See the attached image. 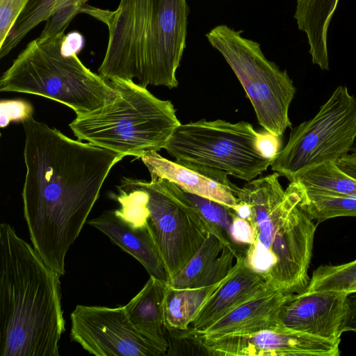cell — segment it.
<instances>
[{"label": "cell", "mask_w": 356, "mask_h": 356, "mask_svg": "<svg viewBox=\"0 0 356 356\" xmlns=\"http://www.w3.org/2000/svg\"><path fill=\"white\" fill-rule=\"evenodd\" d=\"M22 124L24 218L33 248L61 277L70 247L83 229L108 173L124 156L73 140L33 116Z\"/></svg>", "instance_id": "obj_1"}, {"label": "cell", "mask_w": 356, "mask_h": 356, "mask_svg": "<svg viewBox=\"0 0 356 356\" xmlns=\"http://www.w3.org/2000/svg\"><path fill=\"white\" fill-rule=\"evenodd\" d=\"M60 276L8 223L0 225V356H58Z\"/></svg>", "instance_id": "obj_2"}, {"label": "cell", "mask_w": 356, "mask_h": 356, "mask_svg": "<svg viewBox=\"0 0 356 356\" xmlns=\"http://www.w3.org/2000/svg\"><path fill=\"white\" fill-rule=\"evenodd\" d=\"M280 176L275 172L238 188L234 211L254 231L243 255L245 264L275 289L297 294L305 291L310 280L316 225L299 205L298 183L290 182L284 190Z\"/></svg>", "instance_id": "obj_3"}, {"label": "cell", "mask_w": 356, "mask_h": 356, "mask_svg": "<svg viewBox=\"0 0 356 356\" xmlns=\"http://www.w3.org/2000/svg\"><path fill=\"white\" fill-rule=\"evenodd\" d=\"M189 13L186 0H120L104 22L108 40L99 74L177 88Z\"/></svg>", "instance_id": "obj_4"}, {"label": "cell", "mask_w": 356, "mask_h": 356, "mask_svg": "<svg viewBox=\"0 0 356 356\" xmlns=\"http://www.w3.org/2000/svg\"><path fill=\"white\" fill-rule=\"evenodd\" d=\"M115 99L69 124L78 140L118 154L140 158L164 149L181 124L169 100L153 95L133 80L110 81Z\"/></svg>", "instance_id": "obj_5"}, {"label": "cell", "mask_w": 356, "mask_h": 356, "mask_svg": "<svg viewBox=\"0 0 356 356\" xmlns=\"http://www.w3.org/2000/svg\"><path fill=\"white\" fill-rule=\"evenodd\" d=\"M64 33L30 42L0 79L1 92L42 96L65 104L76 116L113 101L110 81L86 67L76 53L65 54Z\"/></svg>", "instance_id": "obj_6"}, {"label": "cell", "mask_w": 356, "mask_h": 356, "mask_svg": "<svg viewBox=\"0 0 356 356\" xmlns=\"http://www.w3.org/2000/svg\"><path fill=\"white\" fill-rule=\"evenodd\" d=\"M259 138L247 122L202 119L179 125L164 149L183 165L250 181L273 162L261 152Z\"/></svg>", "instance_id": "obj_7"}, {"label": "cell", "mask_w": 356, "mask_h": 356, "mask_svg": "<svg viewBox=\"0 0 356 356\" xmlns=\"http://www.w3.org/2000/svg\"><path fill=\"white\" fill-rule=\"evenodd\" d=\"M226 24L213 27L206 37L234 71L264 129L282 137L291 128L290 104L296 88L286 70L267 59L256 41Z\"/></svg>", "instance_id": "obj_8"}, {"label": "cell", "mask_w": 356, "mask_h": 356, "mask_svg": "<svg viewBox=\"0 0 356 356\" xmlns=\"http://www.w3.org/2000/svg\"><path fill=\"white\" fill-rule=\"evenodd\" d=\"M355 139L356 98L339 86L313 118L292 129L271 170L291 182L312 167L335 163L351 151Z\"/></svg>", "instance_id": "obj_9"}, {"label": "cell", "mask_w": 356, "mask_h": 356, "mask_svg": "<svg viewBox=\"0 0 356 356\" xmlns=\"http://www.w3.org/2000/svg\"><path fill=\"white\" fill-rule=\"evenodd\" d=\"M146 192L147 222L165 264L168 283L187 264L209 234L185 192L165 179H139Z\"/></svg>", "instance_id": "obj_10"}, {"label": "cell", "mask_w": 356, "mask_h": 356, "mask_svg": "<svg viewBox=\"0 0 356 356\" xmlns=\"http://www.w3.org/2000/svg\"><path fill=\"white\" fill-rule=\"evenodd\" d=\"M72 341L97 356H162L167 352L142 335L124 306L77 305L70 315Z\"/></svg>", "instance_id": "obj_11"}, {"label": "cell", "mask_w": 356, "mask_h": 356, "mask_svg": "<svg viewBox=\"0 0 356 356\" xmlns=\"http://www.w3.org/2000/svg\"><path fill=\"white\" fill-rule=\"evenodd\" d=\"M194 335V334H193ZM195 336V335H194ZM204 355L212 356H339L341 341L285 329L279 325L244 334L215 339L195 336Z\"/></svg>", "instance_id": "obj_12"}, {"label": "cell", "mask_w": 356, "mask_h": 356, "mask_svg": "<svg viewBox=\"0 0 356 356\" xmlns=\"http://www.w3.org/2000/svg\"><path fill=\"white\" fill-rule=\"evenodd\" d=\"M348 293L337 290L292 295L283 305L278 325L334 341H341L347 314Z\"/></svg>", "instance_id": "obj_13"}, {"label": "cell", "mask_w": 356, "mask_h": 356, "mask_svg": "<svg viewBox=\"0 0 356 356\" xmlns=\"http://www.w3.org/2000/svg\"><path fill=\"white\" fill-rule=\"evenodd\" d=\"M271 289H275L266 278L249 268L245 264L243 255H238L222 283L196 314L191 329H204L242 304Z\"/></svg>", "instance_id": "obj_14"}, {"label": "cell", "mask_w": 356, "mask_h": 356, "mask_svg": "<svg viewBox=\"0 0 356 356\" xmlns=\"http://www.w3.org/2000/svg\"><path fill=\"white\" fill-rule=\"evenodd\" d=\"M147 167L151 179L170 181L184 191L222 203L232 209L238 204L237 186L227 175L202 170L183 165L163 157L157 152L140 158Z\"/></svg>", "instance_id": "obj_15"}, {"label": "cell", "mask_w": 356, "mask_h": 356, "mask_svg": "<svg viewBox=\"0 0 356 356\" xmlns=\"http://www.w3.org/2000/svg\"><path fill=\"white\" fill-rule=\"evenodd\" d=\"M88 223L137 259L149 276L168 282L165 264L153 231L147 222L142 225H131L122 219L115 209H112L104 211Z\"/></svg>", "instance_id": "obj_16"}, {"label": "cell", "mask_w": 356, "mask_h": 356, "mask_svg": "<svg viewBox=\"0 0 356 356\" xmlns=\"http://www.w3.org/2000/svg\"><path fill=\"white\" fill-rule=\"evenodd\" d=\"M293 294L271 289L242 304L199 331L191 332L201 339H215L229 334H244L272 328L278 325L283 305Z\"/></svg>", "instance_id": "obj_17"}, {"label": "cell", "mask_w": 356, "mask_h": 356, "mask_svg": "<svg viewBox=\"0 0 356 356\" xmlns=\"http://www.w3.org/2000/svg\"><path fill=\"white\" fill-rule=\"evenodd\" d=\"M167 286L166 281L149 276L143 289L124 307L136 329L168 353L169 341L164 316Z\"/></svg>", "instance_id": "obj_18"}, {"label": "cell", "mask_w": 356, "mask_h": 356, "mask_svg": "<svg viewBox=\"0 0 356 356\" xmlns=\"http://www.w3.org/2000/svg\"><path fill=\"white\" fill-rule=\"evenodd\" d=\"M339 0H296L294 19L307 38L313 64L329 70L328 29Z\"/></svg>", "instance_id": "obj_19"}, {"label": "cell", "mask_w": 356, "mask_h": 356, "mask_svg": "<svg viewBox=\"0 0 356 356\" xmlns=\"http://www.w3.org/2000/svg\"><path fill=\"white\" fill-rule=\"evenodd\" d=\"M225 277L213 285L198 288L176 289L168 284L164 299L166 330H188L199 309Z\"/></svg>", "instance_id": "obj_20"}, {"label": "cell", "mask_w": 356, "mask_h": 356, "mask_svg": "<svg viewBox=\"0 0 356 356\" xmlns=\"http://www.w3.org/2000/svg\"><path fill=\"white\" fill-rule=\"evenodd\" d=\"M298 184L302 194L299 205L312 220L320 223L336 217H356L355 197Z\"/></svg>", "instance_id": "obj_21"}, {"label": "cell", "mask_w": 356, "mask_h": 356, "mask_svg": "<svg viewBox=\"0 0 356 356\" xmlns=\"http://www.w3.org/2000/svg\"><path fill=\"white\" fill-rule=\"evenodd\" d=\"M74 3L78 2L75 0H29L15 21L8 35L0 44V58L6 56L40 23L47 21L63 7Z\"/></svg>", "instance_id": "obj_22"}, {"label": "cell", "mask_w": 356, "mask_h": 356, "mask_svg": "<svg viewBox=\"0 0 356 356\" xmlns=\"http://www.w3.org/2000/svg\"><path fill=\"white\" fill-rule=\"evenodd\" d=\"M303 188L345 195L356 198V180L341 171L334 162L312 167L293 180Z\"/></svg>", "instance_id": "obj_23"}, {"label": "cell", "mask_w": 356, "mask_h": 356, "mask_svg": "<svg viewBox=\"0 0 356 356\" xmlns=\"http://www.w3.org/2000/svg\"><path fill=\"white\" fill-rule=\"evenodd\" d=\"M225 245L209 232L199 249L184 268L168 284L176 289L193 288L206 273Z\"/></svg>", "instance_id": "obj_24"}, {"label": "cell", "mask_w": 356, "mask_h": 356, "mask_svg": "<svg viewBox=\"0 0 356 356\" xmlns=\"http://www.w3.org/2000/svg\"><path fill=\"white\" fill-rule=\"evenodd\" d=\"M185 193L200 213L209 232L216 235L225 246L232 248L228 235L235 215L234 209L210 199L188 192Z\"/></svg>", "instance_id": "obj_25"}, {"label": "cell", "mask_w": 356, "mask_h": 356, "mask_svg": "<svg viewBox=\"0 0 356 356\" xmlns=\"http://www.w3.org/2000/svg\"><path fill=\"white\" fill-rule=\"evenodd\" d=\"M356 283V259L339 265L318 267L310 278L307 292L337 290L345 291Z\"/></svg>", "instance_id": "obj_26"}, {"label": "cell", "mask_w": 356, "mask_h": 356, "mask_svg": "<svg viewBox=\"0 0 356 356\" xmlns=\"http://www.w3.org/2000/svg\"><path fill=\"white\" fill-rule=\"evenodd\" d=\"M86 5L74 3L60 8L47 20L44 29L38 38H45L64 33L65 29L76 15L81 12H84Z\"/></svg>", "instance_id": "obj_27"}, {"label": "cell", "mask_w": 356, "mask_h": 356, "mask_svg": "<svg viewBox=\"0 0 356 356\" xmlns=\"http://www.w3.org/2000/svg\"><path fill=\"white\" fill-rule=\"evenodd\" d=\"M253 236L254 231L250 222L235 213L228 239L238 256L244 255L247 248L252 243Z\"/></svg>", "instance_id": "obj_28"}, {"label": "cell", "mask_w": 356, "mask_h": 356, "mask_svg": "<svg viewBox=\"0 0 356 356\" xmlns=\"http://www.w3.org/2000/svg\"><path fill=\"white\" fill-rule=\"evenodd\" d=\"M0 127H6L12 121L22 122L33 116V108L27 102L21 99L2 100L0 102Z\"/></svg>", "instance_id": "obj_29"}, {"label": "cell", "mask_w": 356, "mask_h": 356, "mask_svg": "<svg viewBox=\"0 0 356 356\" xmlns=\"http://www.w3.org/2000/svg\"><path fill=\"white\" fill-rule=\"evenodd\" d=\"M29 0H0V44L13 26Z\"/></svg>", "instance_id": "obj_30"}, {"label": "cell", "mask_w": 356, "mask_h": 356, "mask_svg": "<svg viewBox=\"0 0 356 356\" xmlns=\"http://www.w3.org/2000/svg\"><path fill=\"white\" fill-rule=\"evenodd\" d=\"M280 138L265 129L259 132V147L266 157L273 161L282 149Z\"/></svg>", "instance_id": "obj_31"}, {"label": "cell", "mask_w": 356, "mask_h": 356, "mask_svg": "<svg viewBox=\"0 0 356 356\" xmlns=\"http://www.w3.org/2000/svg\"><path fill=\"white\" fill-rule=\"evenodd\" d=\"M347 314L343 330L356 332V292L348 293L347 296Z\"/></svg>", "instance_id": "obj_32"}, {"label": "cell", "mask_w": 356, "mask_h": 356, "mask_svg": "<svg viewBox=\"0 0 356 356\" xmlns=\"http://www.w3.org/2000/svg\"><path fill=\"white\" fill-rule=\"evenodd\" d=\"M334 163L341 171L356 180V153L346 154Z\"/></svg>", "instance_id": "obj_33"}, {"label": "cell", "mask_w": 356, "mask_h": 356, "mask_svg": "<svg viewBox=\"0 0 356 356\" xmlns=\"http://www.w3.org/2000/svg\"><path fill=\"white\" fill-rule=\"evenodd\" d=\"M346 293H351V292H356V283H355L354 284L351 285L350 287H348L346 291Z\"/></svg>", "instance_id": "obj_34"}, {"label": "cell", "mask_w": 356, "mask_h": 356, "mask_svg": "<svg viewBox=\"0 0 356 356\" xmlns=\"http://www.w3.org/2000/svg\"><path fill=\"white\" fill-rule=\"evenodd\" d=\"M75 1L79 2V3H81L82 5H85L88 0H75Z\"/></svg>", "instance_id": "obj_35"}]
</instances>
